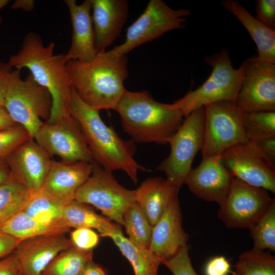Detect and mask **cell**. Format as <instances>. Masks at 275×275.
Instances as JSON below:
<instances>
[{
    "instance_id": "obj_17",
    "label": "cell",
    "mask_w": 275,
    "mask_h": 275,
    "mask_svg": "<svg viewBox=\"0 0 275 275\" xmlns=\"http://www.w3.org/2000/svg\"><path fill=\"white\" fill-rule=\"evenodd\" d=\"M73 246L65 234H57L21 241L14 253L20 264L22 275H42L56 256Z\"/></svg>"
},
{
    "instance_id": "obj_33",
    "label": "cell",
    "mask_w": 275,
    "mask_h": 275,
    "mask_svg": "<svg viewBox=\"0 0 275 275\" xmlns=\"http://www.w3.org/2000/svg\"><path fill=\"white\" fill-rule=\"evenodd\" d=\"M249 229L253 240V249L275 251V202Z\"/></svg>"
},
{
    "instance_id": "obj_39",
    "label": "cell",
    "mask_w": 275,
    "mask_h": 275,
    "mask_svg": "<svg viewBox=\"0 0 275 275\" xmlns=\"http://www.w3.org/2000/svg\"><path fill=\"white\" fill-rule=\"evenodd\" d=\"M0 275H22L20 264L14 253L0 260Z\"/></svg>"
},
{
    "instance_id": "obj_29",
    "label": "cell",
    "mask_w": 275,
    "mask_h": 275,
    "mask_svg": "<svg viewBox=\"0 0 275 275\" xmlns=\"http://www.w3.org/2000/svg\"><path fill=\"white\" fill-rule=\"evenodd\" d=\"M64 205L41 190L31 196L22 211L39 222L53 223L64 222Z\"/></svg>"
},
{
    "instance_id": "obj_28",
    "label": "cell",
    "mask_w": 275,
    "mask_h": 275,
    "mask_svg": "<svg viewBox=\"0 0 275 275\" xmlns=\"http://www.w3.org/2000/svg\"><path fill=\"white\" fill-rule=\"evenodd\" d=\"M92 259V250H82L73 246L56 256L42 275H79L87 263Z\"/></svg>"
},
{
    "instance_id": "obj_16",
    "label": "cell",
    "mask_w": 275,
    "mask_h": 275,
    "mask_svg": "<svg viewBox=\"0 0 275 275\" xmlns=\"http://www.w3.org/2000/svg\"><path fill=\"white\" fill-rule=\"evenodd\" d=\"M234 177L223 164L221 155L203 157L191 169L184 184L198 198L221 205L226 198Z\"/></svg>"
},
{
    "instance_id": "obj_9",
    "label": "cell",
    "mask_w": 275,
    "mask_h": 275,
    "mask_svg": "<svg viewBox=\"0 0 275 275\" xmlns=\"http://www.w3.org/2000/svg\"><path fill=\"white\" fill-rule=\"evenodd\" d=\"M202 156L221 155L238 143L248 141L243 112L235 102L223 101L205 105Z\"/></svg>"
},
{
    "instance_id": "obj_12",
    "label": "cell",
    "mask_w": 275,
    "mask_h": 275,
    "mask_svg": "<svg viewBox=\"0 0 275 275\" xmlns=\"http://www.w3.org/2000/svg\"><path fill=\"white\" fill-rule=\"evenodd\" d=\"M274 202L267 190L234 177L226 198L219 205L218 217L228 228L249 229Z\"/></svg>"
},
{
    "instance_id": "obj_8",
    "label": "cell",
    "mask_w": 275,
    "mask_h": 275,
    "mask_svg": "<svg viewBox=\"0 0 275 275\" xmlns=\"http://www.w3.org/2000/svg\"><path fill=\"white\" fill-rule=\"evenodd\" d=\"M135 190L128 189L116 180L112 172L94 162L88 179L78 190L75 200L91 205L111 221L123 226V214L136 202Z\"/></svg>"
},
{
    "instance_id": "obj_7",
    "label": "cell",
    "mask_w": 275,
    "mask_h": 275,
    "mask_svg": "<svg viewBox=\"0 0 275 275\" xmlns=\"http://www.w3.org/2000/svg\"><path fill=\"white\" fill-rule=\"evenodd\" d=\"M204 107L199 108L185 119L169 142L171 151L156 170L162 171L166 180L180 188L192 169L194 159L204 143Z\"/></svg>"
},
{
    "instance_id": "obj_36",
    "label": "cell",
    "mask_w": 275,
    "mask_h": 275,
    "mask_svg": "<svg viewBox=\"0 0 275 275\" xmlns=\"http://www.w3.org/2000/svg\"><path fill=\"white\" fill-rule=\"evenodd\" d=\"M70 239L74 246L85 251L92 250L99 242L98 234L88 228H76L71 232Z\"/></svg>"
},
{
    "instance_id": "obj_35",
    "label": "cell",
    "mask_w": 275,
    "mask_h": 275,
    "mask_svg": "<svg viewBox=\"0 0 275 275\" xmlns=\"http://www.w3.org/2000/svg\"><path fill=\"white\" fill-rule=\"evenodd\" d=\"M190 246L187 244L182 246L173 257L163 259L164 265L173 275H198L195 270L189 256Z\"/></svg>"
},
{
    "instance_id": "obj_10",
    "label": "cell",
    "mask_w": 275,
    "mask_h": 275,
    "mask_svg": "<svg viewBox=\"0 0 275 275\" xmlns=\"http://www.w3.org/2000/svg\"><path fill=\"white\" fill-rule=\"evenodd\" d=\"M189 9L175 10L162 0H150L140 17L127 29L124 42L112 50L120 55L160 37L164 33L183 28Z\"/></svg>"
},
{
    "instance_id": "obj_18",
    "label": "cell",
    "mask_w": 275,
    "mask_h": 275,
    "mask_svg": "<svg viewBox=\"0 0 275 275\" xmlns=\"http://www.w3.org/2000/svg\"><path fill=\"white\" fill-rule=\"evenodd\" d=\"M94 163L52 160L42 190L64 205L70 203L91 175Z\"/></svg>"
},
{
    "instance_id": "obj_2",
    "label": "cell",
    "mask_w": 275,
    "mask_h": 275,
    "mask_svg": "<svg viewBox=\"0 0 275 275\" xmlns=\"http://www.w3.org/2000/svg\"><path fill=\"white\" fill-rule=\"evenodd\" d=\"M127 58L112 49L98 53L88 62L71 60L66 64L72 86L80 99L97 111L115 109L127 91Z\"/></svg>"
},
{
    "instance_id": "obj_11",
    "label": "cell",
    "mask_w": 275,
    "mask_h": 275,
    "mask_svg": "<svg viewBox=\"0 0 275 275\" xmlns=\"http://www.w3.org/2000/svg\"><path fill=\"white\" fill-rule=\"evenodd\" d=\"M221 158L233 177L275 193V163L257 142L248 140L234 145L224 151Z\"/></svg>"
},
{
    "instance_id": "obj_3",
    "label": "cell",
    "mask_w": 275,
    "mask_h": 275,
    "mask_svg": "<svg viewBox=\"0 0 275 275\" xmlns=\"http://www.w3.org/2000/svg\"><path fill=\"white\" fill-rule=\"evenodd\" d=\"M55 43L45 45L39 35L27 34L19 51L10 56L9 64L16 69L28 68L34 80L46 88L52 99V108L46 122L53 123L70 116L69 102L72 84L65 54L54 55Z\"/></svg>"
},
{
    "instance_id": "obj_26",
    "label": "cell",
    "mask_w": 275,
    "mask_h": 275,
    "mask_svg": "<svg viewBox=\"0 0 275 275\" xmlns=\"http://www.w3.org/2000/svg\"><path fill=\"white\" fill-rule=\"evenodd\" d=\"M63 219L70 228L94 229L104 237H109L121 227L104 216L97 213L89 205L75 200L65 205Z\"/></svg>"
},
{
    "instance_id": "obj_30",
    "label": "cell",
    "mask_w": 275,
    "mask_h": 275,
    "mask_svg": "<svg viewBox=\"0 0 275 275\" xmlns=\"http://www.w3.org/2000/svg\"><path fill=\"white\" fill-rule=\"evenodd\" d=\"M234 274L275 275V257L264 251H246L239 256Z\"/></svg>"
},
{
    "instance_id": "obj_42",
    "label": "cell",
    "mask_w": 275,
    "mask_h": 275,
    "mask_svg": "<svg viewBox=\"0 0 275 275\" xmlns=\"http://www.w3.org/2000/svg\"><path fill=\"white\" fill-rule=\"evenodd\" d=\"M257 142L265 155L275 163V137L267 138Z\"/></svg>"
},
{
    "instance_id": "obj_31",
    "label": "cell",
    "mask_w": 275,
    "mask_h": 275,
    "mask_svg": "<svg viewBox=\"0 0 275 275\" xmlns=\"http://www.w3.org/2000/svg\"><path fill=\"white\" fill-rule=\"evenodd\" d=\"M123 218L128 238L139 246L149 249L153 227L136 202L127 208Z\"/></svg>"
},
{
    "instance_id": "obj_14",
    "label": "cell",
    "mask_w": 275,
    "mask_h": 275,
    "mask_svg": "<svg viewBox=\"0 0 275 275\" xmlns=\"http://www.w3.org/2000/svg\"><path fill=\"white\" fill-rule=\"evenodd\" d=\"M243 76L235 104L243 112H274L275 64L257 57L243 63Z\"/></svg>"
},
{
    "instance_id": "obj_41",
    "label": "cell",
    "mask_w": 275,
    "mask_h": 275,
    "mask_svg": "<svg viewBox=\"0 0 275 275\" xmlns=\"http://www.w3.org/2000/svg\"><path fill=\"white\" fill-rule=\"evenodd\" d=\"M8 62L0 61V105H4L10 76L14 70Z\"/></svg>"
},
{
    "instance_id": "obj_15",
    "label": "cell",
    "mask_w": 275,
    "mask_h": 275,
    "mask_svg": "<svg viewBox=\"0 0 275 275\" xmlns=\"http://www.w3.org/2000/svg\"><path fill=\"white\" fill-rule=\"evenodd\" d=\"M6 160L10 174L26 188L31 196L42 190L52 160L33 138L22 144Z\"/></svg>"
},
{
    "instance_id": "obj_47",
    "label": "cell",
    "mask_w": 275,
    "mask_h": 275,
    "mask_svg": "<svg viewBox=\"0 0 275 275\" xmlns=\"http://www.w3.org/2000/svg\"><path fill=\"white\" fill-rule=\"evenodd\" d=\"M9 2V1L8 0H0V11L3 8L8 5ZM2 22L3 19L0 12V25L2 23Z\"/></svg>"
},
{
    "instance_id": "obj_44",
    "label": "cell",
    "mask_w": 275,
    "mask_h": 275,
    "mask_svg": "<svg viewBox=\"0 0 275 275\" xmlns=\"http://www.w3.org/2000/svg\"><path fill=\"white\" fill-rule=\"evenodd\" d=\"M17 124L5 105H0V130L11 128Z\"/></svg>"
},
{
    "instance_id": "obj_46",
    "label": "cell",
    "mask_w": 275,
    "mask_h": 275,
    "mask_svg": "<svg viewBox=\"0 0 275 275\" xmlns=\"http://www.w3.org/2000/svg\"><path fill=\"white\" fill-rule=\"evenodd\" d=\"M10 175V171L5 158L0 157V185L6 181Z\"/></svg>"
},
{
    "instance_id": "obj_21",
    "label": "cell",
    "mask_w": 275,
    "mask_h": 275,
    "mask_svg": "<svg viewBox=\"0 0 275 275\" xmlns=\"http://www.w3.org/2000/svg\"><path fill=\"white\" fill-rule=\"evenodd\" d=\"M68 8L72 25L71 42L65 54L68 61L78 60L88 62L97 54L95 46L94 29L90 14L91 0H86L78 5L75 0H65Z\"/></svg>"
},
{
    "instance_id": "obj_45",
    "label": "cell",
    "mask_w": 275,
    "mask_h": 275,
    "mask_svg": "<svg viewBox=\"0 0 275 275\" xmlns=\"http://www.w3.org/2000/svg\"><path fill=\"white\" fill-rule=\"evenodd\" d=\"M13 9H22L26 11H31L35 7V3L32 0H17L11 6Z\"/></svg>"
},
{
    "instance_id": "obj_37",
    "label": "cell",
    "mask_w": 275,
    "mask_h": 275,
    "mask_svg": "<svg viewBox=\"0 0 275 275\" xmlns=\"http://www.w3.org/2000/svg\"><path fill=\"white\" fill-rule=\"evenodd\" d=\"M256 18L267 28L275 31V1L257 0Z\"/></svg>"
},
{
    "instance_id": "obj_1",
    "label": "cell",
    "mask_w": 275,
    "mask_h": 275,
    "mask_svg": "<svg viewBox=\"0 0 275 275\" xmlns=\"http://www.w3.org/2000/svg\"><path fill=\"white\" fill-rule=\"evenodd\" d=\"M70 115L79 123L94 161L113 172L122 170L132 182L138 181L139 170L148 171L134 159L136 148L132 140L121 138L102 120L99 111L85 103L71 87L69 102Z\"/></svg>"
},
{
    "instance_id": "obj_5",
    "label": "cell",
    "mask_w": 275,
    "mask_h": 275,
    "mask_svg": "<svg viewBox=\"0 0 275 275\" xmlns=\"http://www.w3.org/2000/svg\"><path fill=\"white\" fill-rule=\"evenodd\" d=\"M204 62L212 68L206 80L172 103L184 117L210 103L223 101L235 102L243 76V64L238 69L234 68L229 52L225 49L206 57Z\"/></svg>"
},
{
    "instance_id": "obj_40",
    "label": "cell",
    "mask_w": 275,
    "mask_h": 275,
    "mask_svg": "<svg viewBox=\"0 0 275 275\" xmlns=\"http://www.w3.org/2000/svg\"><path fill=\"white\" fill-rule=\"evenodd\" d=\"M20 241L9 234L0 232V260L14 253Z\"/></svg>"
},
{
    "instance_id": "obj_24",
    "label": "cell",
    "mask_w": 275,
    "mask_h": 275,
    "mask_svg": "<svg viewBox=\"0 0 275 275\" xmlns=\"http://www.w3.org/2000/svg\"><path fill=\"white\" fill-rule=\"evenodd\" d=\"M70 229L64 222H40L22 211L2 225L0 227V232L9 234L22 241L45 235L66 234Z\"/></svg>"
},
{
    "instance_id": "obj_27",
    "label": "cell",
    "mask_w": 275,
    "mask_h": 275,
    "mask_svg": "<svg viewBox=\"0 0 275 275\" xmlns=\"http://www.w3.org/2000/svg\"><path fill=\"white\" fill-rule=\"evenodd\" d=\"M31 197L26 188L10 174L0 185V227L22 211Z\"/></svg>"
},
{
    "instance_id": "obj_38",
    "label": "cell",
    "mask_w": 275,
    "mask_h": 275,
    "mask_svg": "<svg viewBox=\"0 0 275 275\" xmlns=\"http://www.w3.org/2000/svg\"><path fill=\"white\" fill-rule=\"evenodd\" d=\"M231 272L230 264L224 256L211 259L205 268V275H228Z\"/></svg>"
},
{
    "instance_id": "obj_20",
    "label": "cell",
    "mask_w": 275,
    "mask_h": 275,
    "mask_svg": "<svg viewBox=\"0 0 275 275\" xmlns=\"http://www.w3.org/2000/svg\"><path fill=\"white\" fill-rule=\"evenodd\" d=\"M95 46L97 53L106 48L120 36L127 19L126 0H91Z\"/></svg>"
},
{
    "instance_id": "obj_34",
    "label": "cell",
    "mask_w": 275,
    "mask_h": 275,
    "mask_svg": "<svg viewBox=\"0 0 275 275\" xmlns=\"http://www.w3.org/2000/svg\"><path fill=\"white\" fill-rule=\"evenodd\" d=\"M32 138L21 125L0 130V157L5 158L19 146Z\"/></svg>"
},
{
    "instance_id": "obj_23",
    "label": "cell",
    "mask_w": 275,
    "mask_h": 275,
    "mask_svg": "<svg viewBox=\"0 0 275 275\" xmlns=\"http://www.w3.org/2000/svg\"><path fill=\"white\" fill-rule=\"evenodd\" d=\"M223 7L243 25L255 42L258 59L275 64V31L262 24L246 9L234 0H223Z\"/></svg>"
},
{
    "instance_id": "obj_6",
    "label": "cell",
    "mask_w": 275,
    "mask_h": 275,
    "mask_svg": "<svg viewBox=\"0 0 275 275\" xmlns=\"http://www.w3.org/2000/svg\"><path fill=\"white\" fill-rule=\"evenodd\" d=\"M19 69L13 70L4 105L15 122L22 125L34 139L50 118L52 99L49 91L39 85L30 75L22 79Z\"/></svg>"
},
{
    "instance_id": "obj_32",
    "label": "cell",
    "mask_w": 275,
    "mask_h": 275,
    "mask_svg": "<svg viewBox=\"0 0 275 275\" xmlns=\"http://www.w3.org/2000/svg\"><path fill=\"white\" fill-rule=\"evenodd\" d=\"M243 119L248 140L275 137V112H243Z\"/></svg>"
},
{
    "instance_id": "obj_19",
    "label": "cell",
    "mask_w": 275,
    "mask_h": 275,
    "mask_svg": "<svg viewBox=\"0 0 275 275\" xmlns=\"http://www.w3.org/2000/svg\"><path fill=\"white\" fill-rule=\"evenodd\" d=\"M182 221L177 196L152 228L149 249L161 260L173 257L187 244L189 236L182 227Z\"/></svg>"
},
{
    "instance_id": "obj_13",
    "label": "cell",
    "mask_w": 275,
    "mask_h": 275,
    "mask_svg": "<svg viewBox=\"0 0 275 275\" xmlns=\"http://www.w3.org/2000/svg\"><path fill=\"white\" fill-rule=\"evenodd\" d=\"M34 139L50 156L56 155L65 162H95L78 121L71 115L53 123L46 122Z\"/></svg>"
},
{
    "instance_id": "obj_25",
    "label": "cell",
    "mask_w": 275,
    "mask_h": 275,
    "mask_svg": "<svg viewBox=\"0 0 275 275\" xmlns=\"http://www.w3.org/2000/svg\"><path fill=\"white\" fill-rule=\"evenodd\" d=\"M108 237L130 263L135 275H158L161 259L149 249L139 246L125 237L121 227Z\"/></svg>"
},
{
    "instance_id": "obj_4",
    "label": "cell",
    "mask_w": 275,
    "mask_h": 275,
    "mask_svg": "<svg viewBox=\"0 0 275 275\" xmlns=\"http://www.w3.org/2000/svg\"><path fill=\"white\" fill-rule=\"evenodd\" d=\"M121 125L134 142L169 144L184 117L173 104L155 100L146 91H126L115 109Z\"/></svg>"
},
{
    "instance_id": "obj_43",
    "label": "cell",
    "mask_w": 275,
    "mask_h": 275,
    "mask_svg": "<svg viewBox=\"0 0 275 275\" xmlns=\"http://www.w3.org/2000/svg\"><path fill=\"white\" fill-rule=\"evenodd\" d=\"M79 275H108L105 269L95 263L93 259L85 265Z\"/></svg>"
},
{
    "instance_id": "obj_22",
    "label": "cell",
    "mask_w": 275,
    "mask_h": 275,
    "mask_svg": "<svg viewBox=\"0 0 275 275\" xmlns=\"http://www.w3.org/2000/svg\"><path fill=\"white\" fill-rule=\"evenodd\" d=\"M179 190L160 177L147 179L135 190L136 202L152 227L178 196Z\"/></svg>"
}]
</instances>
